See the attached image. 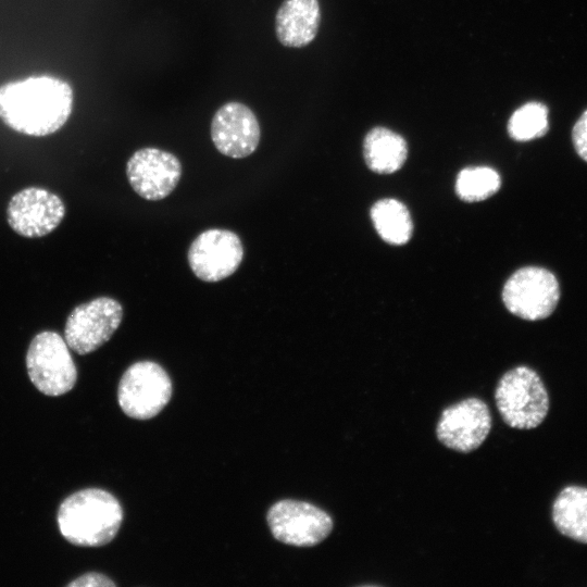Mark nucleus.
<instances>
[{
	"mask_svg": "<svg viewBox=\"0 0 587 587\" xmlns=\"http://www.w3.org/2000/svg\"><path fill=\"white\" fill-rule=\"evenodd\" d=\"M73 100L72 86L55 76L12 80L0 86V118L24 135H51L70 118Z\"/></svg>",
	"mask_w": 587,
	"mask_h": 587,
	"instance_id": "nucleus-1",
	"label": "nucleus"
},
{
	"mask_svg": "<svg viewBox=\"0 0 587 587\" xmlns=\"http://www.w3.org/2000/svg\"><path fill=\"white\" fill-rule=\"evenodd\" d=\"M123 521L118 500L110 492L88 488L67 497L58 511L61 535L71 544L100 547L117 534Z\"/></svg>",
	"mask_w": 587,
	"mask_h": 587,
	"instance_id": "nucleus-2",
	"label": "nucleus"
},
{
	"mask_svg": "<svg viewBox=\"0 0 587 587\" xmlns=\"http://www.w3.org/2000/svg\"><path fill=\"white\" fill-rule=\"evenodd\" d=\"M495 400L503 422L516 429L536 428L549 411V395L542 379L525 365L513 367L501 376Z\"/></svg>",
	"mask_w": 587,
	"mask_h": 587,
	"instance_id": "nucleus-3",
	"label": "nucleus"
},
{
	"mask_svg": "<svg viewBox=\"0 0 587 587\" xmlns=\"http://www.w3.org/2000/svg\"><path fill=\"white\" fill-rule=\"evenodd\" d=\"M27 373L35 387L47 396L68 392L77 379V370L64 338L55 332L37 334L26 354Z\"/></svg>",
	"mask_w": 587,
	"mask_h": 587,
	"instance_id": "nucleus-4",
	"label": "nucleus"
},
{
	"mask_svg": "<svg viewBox=\"0 0 587 587\" xmlns=\"http://www.w3.org/2000/svg\"><path fill=\"white\" fill-rule=\"evenodd\" d=\"M561 289L555 275L540 266H524L515 271L502 289V301L514 315L539 321L550 316L560 300Z\"/></svg>",
	"mask_w": 587,
	"mask_h": 587,
	"instance_id": "nucleus-5",
	"label": "nucleus"
},
{
	"mask_svg": "<svg viewBox=\"0 0 587 587\" xmlns=\"http://www.w3.org/2000/svg\"><path fill=\"white\" fill-rule=\"evenodd\" d=\"M172 397V382L166 371L153 361H138L123 374L117 400L132 419L149 420L159 414Z\"/></svg>",
	"mask_w": 587,
	"mask_h": 587,
	"instance_id": "nucleus-6",
	"label": "nucleus"
},
{
	"mask_svg": "<svg viewBox=\"0 0 587 587\" xmlns=\"http://www.w3.org/2000/svg\"><path fill=\"white\" fill-rule=\"evenodd\" d=\"M123 319L122 304L110 297H98L82 303L68 314L64 339L78 354L90 353L104 345Z\"/></svg>",
	"mask_w": 587,
	"mask_h": 587,
	"instance_id": "nucleus-7",
	"label": "nucleus"
},
{
	"mask_svg": "<svg viewBox=\"0 0 587 587\" xmlns=\"http://www.w3.org/2000/svg\"><path fill=\"white\" fill-rule=\"evenodd\" d=\"M267 523L275 539L296 547H312L328 537L333 519L321 508L299 500L285 499L267 512Z\"/></svg>",
	"mask_w": 587,
	"mask_h": 587,
	"instance_id": "nucleus-8",
	"label": "nucleus"
},
{
	"mask_svg": "<svg viewBox=\"0 0 587 587\" xmlns=\"http://www.w3.org/2000/svg\"><path fill=\"white\" fill-rule=\"evenodd\" d=\"M187 258L191 271L199 279L215 283L237 271L243 259V247L236 233L210 228L193 239Z\"/></svg>",
	"mask_w": 587,
	"mask_h": 587,
	"instance_id": "nucleus-9",
	"label": "nucleus"
},
{
	"mask_svg": "<svg viewBox=\"0 0 587 587\" xmlns=\"http://www.w3.org/2000/svg\"><path fill=\"white\" fill-rule=\"evenodd\" d=\"M492 425L485 401L471 397L447 407L436 426L438 440L447 448L469 453L487 438Z\"/></svg>",
	"mask_w": 587,
	"mask_h": 587,
	"instance_id": "nucleus-10",
	"label": "nucleus"
},
{
	"mask_svg": "<svg viewBox=\"0 0 587 587\" xmlns=\"http://www.w3.org/2000/svg\"><path fill=\"white\" fill-rule=\"evenodd\" d=\"M182 173L180 161L175 154L153 147L135 151L126 164L132 188L150 201L166 198L177 186Z\"/></svg>",
	"mask_w": 587,
	"mask_h": 587,
	"instance_id": "nucleus-11",
	"label": "nucleus"
},
{
	"mask_svg": "<svg viewBox=\"0 0 587 587\" xmlns=\"http://www.w3.org/2000/svg\"><path fill=\"white\" fill-rule=\"evenodd\" d=\"M64 215L63 201L55 193L39 187L16 192L7 209L10 227L27 238L48 235L60 225Z\"/></svg>",
	"mask_w": 587,
	"mask_h": 587,
	"instance_id": "nucleus-12",
	"label": "nucleus"
},
{
	"mask_svg": "<svg viewBox=\"0 0 587 587\" xmlns=\"http://www.w3.org/2000/svg\"><path fill=\"white\" fill-rule=\"evenodd\" d=\"M210 133L217 151L234 159L252 154L261 138L257 115L250 107L239 101L226 102L215 111Z\"/></svg>",
	"mask_w": 587,
	"mask_h": 587,
	"instance_id": "nucleus-13",
	"label": "nucleus"
},
{
	"mask_svg": "<svg viewBox=\"0 0 587 587\" xmlns=\"http://www.w3.org/2000/svg\"><path fill=\"white\" fill-rule=\"evenodd\" d=\"M321 24L319 0H284L275 15L277 40L288 48L310 45Z\"/></svg>",
	"mask_w": 587,
	"mask_h": 587,
	"instance_id": "nucleus-14",
	"label": "nucleus"
},
{
	"mask_svg": "<svg viewBox=\"0 0 587 587\" xmlns=\"http://www.w3.org/2000/svg\"><path fill=\"white\" fill-rule=\"evenodd\" d=\"M551 516L560 534L587 544V487H564L552 503Z\"/></svg>",
	"mask_w": 587,
	"mask_h": 587,
	"instance_id": "nucleus-15",
	"label": "nucleus"
},
{
	"mask_svg": "<svg viewBox=\"0 0 587 587\" xmlns=\"http://www.w3.org/2000/svg\"><path fill=\"white\" fill-rule=\"evenodd\" d=\"M363 155L371 171L390 174L404 164L408 145L401 135L385 127H374L364 138Z\"/></svg>",
	"mask_w": 587,
	"mask_h": 587,
	"instance_id": "nucleus-16",
	"label": "nucleus"
},
{
	"mask_svg": "<svg viewBox=\"0 0 587 587\" xmlns=\"http://www.w3.org/2000/svg\"><path fill=\"white\" fill-rule=\"evenodd\" d=\"M371 218L380 238L394 246L407 243L413 233V223L407 207L391 198L376 201L371 208Z\"/></svg>",
	"mask_w": 587,
	"mask_h": 587,
	"instance_id": "nucleus-17",
	"label": "nucleus"
},
{
	"mask_svg": "<svg viewBox=\"0 0 587 587\" xmlns=\"http://www.w3.org/2000/svg\"><path fill=\"white\" fill-rule=\"evenodd\" d=\"M501 186L497 171L487 166H470L459 172L455 193L465 202H478L495 195Z\"/></svg>",
	"mask_w": 587,
	"mask_h": 587,
	"instance_id": "nucleus-18",
	"label": "nucleus"
},
{
	"mask_svg": "<svg viewBox=\"0 0 587 587\" xmlns=\"http://www.w3.org/2000/svg\"><path fill=\"white\" fill-rule=\"evenodd\" d=\"M548 108L537 101L520 107L508 122V134L516 141H529L545 136L549 129Z\"/></svg>",
	"mask_w": 587,
	"mask_h": 587,
	"instance_id": "nucleus-19",
	"label": "nucleus"
},
{
	"mask_svg": "<svg viewBox=\"0 0 587 587\" xmlns=\"http://www.w3.org/2000/svg\"><path fill=\"white\" fill-rule=\"evenodd\" d=\"M572 141L576 153L587 162V109L572 128Z\"/></svg>",
	"mask_w": 587,
	"mask_h": 587,
	"instance_id": "nucleus-20",
	"label": "nucleus"
},
{
	"mask_svg": "<svg viewBox=\"0 0 587 587\" xmlns=\"http://www.w3.org/2000/svg\"><path fill=\"white\" fill-rule=\"evenodd\" d=\"M68 587H108V586H115V583L111 580L108 576L100 574V573H87L75 580L67 584Z\"/></svg>",
	"mask_w": 587,
	"mask_h": 587,
	"instance_id": "nucleus-21",
	"label": "nucleus"
}]
</instances>
